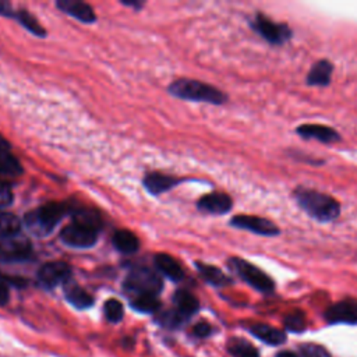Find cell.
<instances>
[{"mask_svg": "<svg viewBox=\"0 0 357 357\" xmlns=\"http://www.w3.org/2000/svg\"><path fill=\"white\" fill-rule=\"evenodd\" d=\"M291 195L298 208L317 222L329 223L340 216L339 201L326 192L300 185L293 190Z\"/></svg>", "mask_w": 357, "mask_h": 357, "instance_id": "cell-1", "label": "cell"}, {"mask_svg": "<svg viewBox=\"0 0 357 357\" xmlns=\"http://www.w3.org/2000/svg\"><path fill=\"white\" fill-rule=\"evenodd\" d=\"M169 92L180 99L206 102L212 105H222L227 100V95L216 86L188 78H180L170 84Z\"/></svg>", "mask_w": 357, "mask_h": 357, "instance_id": "cell-2", "label": "cell"}, {"mask_svg": "<svg viewBox=\"0 0 357 357\" xmlns=\"http://www.w3.org/2000/svg\"><path fill=\"white\" fill-rule=\"evenodd\" d=\"M70 212V208L61 202H47L25 215L24 223L35 236H47L57 223Z\"/></svg>", "mask_w": 357, "mask_h": 357, "instance_id": "cell-3", "label": "cell"}, {"mask_svg": "<svg viewBox=\"0 0 357 357\" xmlns=\"http://www.w3.org/2000/svg\"><path fill=\"white\" fill-rule=\"evenodd\" d=\"M230 269L241 278L247 284H250L252 289L264 293V294H271L275 291V282L273 279L264 272L261 268L255 266L254 264L240 258V257H231L227 261Z\"/></svg>", "mask_w": 357, "mask_h": 357, "instance_id": "cell-4", "label": "cell"}, {"mask_svg": "<svg viewBox=\"0 0 357 357\" xmlns=\"http://www.w3.org/2000/svg\"><path fill=\"white\" fill-rule=\"evenodd\" d=\"M162 287V279L149 268H135L127 275L124 280V289L132 297L158 296Z\"/></svg>", "mask_w": 357, "mask_h": 357, "instance_id": "cell-5", "label": "cell"}, {"mask_svg": "<svg viewBox=\"0 0 357 357\" xmlns=\"http://www.w3.org/2000/svg\"><path fill=\"white\" fill-rule=\"evenodd\" d=\"M250 26L264 40L273 46H282L293 38L291 28L284 22H275L264 13H255L254 18L250 20Z\"/></svg>", "mask_w": 357, "mask_h": 357, "instance_id": "cell-6", "label": "cell"}, {"mask_svg": "<svg viewBox=\"0 0 357 357\" xmlns=\"http://www.w3.org/2000/svg\"><path fill=\"white\" fill-rule=\"evenodd\" d=\"M230 226L264 237H276L280 234V229L272 220L257 215H236L230 219Z\"/></svg>", "mask_w": 357, "mask_h": 357, "instance_id": "cell-7", "label": "cell"}, {"mask_svg": "<svg viewBox=\"0 0 357 357\" xmlns=\"http://www.w3.org/2000/svg\"><path fill=\"white\" fill-rule=\"evenodd\" d=\"M31 250L29 240L20 233L0 237V259L3 261H25L29 258Z\"/></svg>", "mask_w": 357, "mask_h": 357, "instance_id": "cell-8", "label": "cell"}, {"mask_svg": "<svg viewBox=\"0 0 357 357\" xmlns=\"http://www.w3.org/2000/svg\"><path fill=\"white\" fill-rule=\"evenodd\" d=\"M60 238L64 244L70 247L89 248L98 241V230L73 222L66 227H63L60 233Z\"/></svg>", "mask_w": 357, "mask_h": 357, "instance_id": "cell-9", "label": "cell"}, {"mask_svg": "<svg viewBox=\"0 0 357 357\" xmlns=\"http://www.w3.org/2000/svg\"><path fill=\"white\" fill-rule=\"evenodd\" d=\"M71 276V268L63 261H52L43 264L38 271V280L43 287L52 289L66 284Z\"/></svg>", "mask_w": 357, "mask_h": 357, "instance_id": "cell-10", "label": "cell"}, {"mask_svg": "<svg viewBox=\"0 0 357 357\" xmlns=\"http://www.w3.org/2000/svg\"><path fill=\"white\" fill-rule=\"evenodd\" d=\"M324 317L328 324L356 325L357 324V300L356 298L340 300L332 304L331 307H328Z\"/></svg>", "mask_w": 357, "mask_h": 357, "instance_id": "cell-11", "label": "cell"}, {"mask_svg": "<svg viewBox=\"0 0 357 357\" xmlns=\"http://www.w3.org/2000/svg\"><path fill=\"white\" fill-rule=\"evenodd\" d=\"M296 134L304 139H315L322 144H335L342 139L340 134L324 124H315V123H305L296 128Z\"/></svg>", "mask_w": 357, "mask_h": 357, "instance_id": "cell-12", "label": "cell"}, {"mask_svg": "<svg viewBox=\"0 0 357 357\" xmlns=\"http://www.w3.org/2000/svg\"><path fill=\"white\" fill-rule=\"evenodd\" d=\"M197 206L199 211L206 212V213L223 215L231 209L233 201H231L230 195H227L226 192L215 191V192H209V194L201 197L199 201L197 202Z\"/></svg>", "mask_w": 357, "mask_h": 357, "instance_id": "cell-13", "label": "cell"}, {"mask_svg": "<svg viewBox=\"0 0 357 357\" xmlns=\"http://www.w3.org/2000/svg\"><path fill=\"white\" fill-rule=\"evenodd\" d=\"M333 64L326 60L321 59L315 61L310 71L307 73L305 77V84L310 86H328L332 79V73H333Z\"/></svg>", "mask_w": 357, "mask_h": 357, "instance_id": "cell-14", "label": "cell"}, {"mask_svg": "<svg viewBox=\"0 0 357 357\" xmlns=\"http://www.w3.org/2000/svg\"><path fill=\"white\" fill-rule=\"evenodd\" d=\"M57 7L74 17L75 20L81 21V22H85V24H91L96 20V15H95V11L92 10V7L84 1H79V0H59L57 3Z\"/></svg>", "mask_w": 357, "mask_h": 357, "instance_id": "cell-15", "label": "cell"}, {"mask_svg": "<svg viewBox=\"0 0 357 357\" xmlns=\"http://www.w3.org/2000/svg\"><path fill=\"white\" fill-rule=\"evenodd\" d=\"M248 331L252 336L269 346H279L286 342V333L268 324H252L248 326Z\"/></svg>", "mask_w": 357, "mask_h": 357, "instance_id": "cell-16", "label": "cell"}, {"mask_svg": "<svg viewBox=\"0 0 357 357\" xmlns=\"http://www.w3.org/2000/svg\"><path fill=\"white\" fill-rule=\"evenodd\" d=\"M173 301L176 304V310L184 319H188L190 317H192L199 308V303L197 297L188 290H177L173 296Z\"/></svg>", "mask_w": 357, "mask_h": 357, "instance_id": "cell-17", "label": "cell"}, {"mask_svg": "<svg viewBox=\"0 0 357 357\" xmlns=\"http://www.w3.org/2000/svg\"><path fill=\"white\" fill-rule=\"evenodd\" d=\"M180 180L174 178L172 176H166L163 173H149L144 178V185L151 194H160L163 191H167L169 188L178 184Z\"/></svg>", "mask_w": 357, "mask_h": 357, "instance_id": "cell-18", "label": "cell"}, {"mask_svg": "<svg viewBox=\"0 0 357 357\" xmlns=\"http://www.w3.org/2000/svg\"><path fill=\"white\" fill-rule=\"evenodd\" d=\"M155 266L158 268V271H160L165 276H167L172 280L177 282L184 276L180 264L169 254H158L155 257Z\"/></svg>", "mask_w": 357, "mask_h": 357, "instance_id": "cell-19", "label": "cell"}, {"mask_svg": "<svg viewBox=\"0 0 357 357\" xmlns=\"http://www.w3.org/2000/svg\"><path fill=\"white\" fill-rule=\"evenodd\" d=\"M197 269L201 273V276L212 286L216 287H222V286H227L231 283V279L223 272L220 271L218 266L209 265V264H204V262H197Z\"/></svg>", "mask_w": 357, "mask_h": 357, "instance_id": "cell-20", "label": "cell"}, {"mask_svg": "<svg viewBox=\"0 0 357 357\" xmlns=\"http://www.w3.org/2000/svg\"><path fill=\"white\" fill-rule=\"evenodd\" d=\"M64 293H66V298L77 308H88L93 304L92 296L75 283L67 282L64 284Z\"/></svg>", "mask_w": 357, "mask_h": 357, "instance_id": "cell-21", "label": "cell"}, {"mask_svg": "<svg viewBox=\"0 0 357 357\" xmlns=\"http://www.w3.org/2000/svg\"><path fill=\"white\" fill-rule=\"evenodd\" d=\"M113 245L120 251V252H124V254H132L138 250L139 247V241L137 238V236L130 231V230H126V229H121V230H117L114 234H113Z\"/></svg>", "mask_w": 357, "mask_h": 357, "instance_id": "cell-22", "label": "cell"}, {"mask_svg": "<svg viewBox=\"0 0 357 357\" xmlns=\"http://www.w3.org/2000/svg\"><path fill=\"white\" fill-rule=\"evenodd\" d=\"M227 350L233 357H259L258 349L241 337L230 339L227 343Z\"/></svg>", "mask_w": 357, "mask_h": 357, "instance_id": "cell-23", "label": "cell"}, {"mask_svg": "<svg viewBox=\"0 0 357 357\" xmlns=\"http://www.w3.org/2000/svg\"><path fill=\"white\" fill-rule=\"evenodd\" d=\"M73 212H74V222L75 223L92 227L95 230H98L102 226L100 216L98 215V212H95L92 209L77 208V209H73Z\"/></svg>", "mask_w": 357, "mask_h": 357, "instance_id": "cell-24", "label": "cell"}, {"mask_svg": "<svg viewBox=\"0 0 357 357\" xmlns=\"http://www.w3.org/2000/svg\"><path fill=\"white\" fill-rule=\"evenodd\" d=\"M14 18L15 20H18V22L24 26V28H26L29 32H32L33 35H36V36H45V29L42 28V25L36 21V18L32 15V14H29L26 10H21V11H15V14H14Z\"/></svg>", "mask_w": 357, "mask_h": 357, "instance_id": "cell-25", "label": "cell"}, {"mask_svg": "<svg viewBox=\"0 0 357 357\" xmlns=\"http://www.w3.org/2000/svg\"><path fill=\"white\" fill-rule=\"evenodd\" d=\"M21 222L10 212H0V237L20 233Z\"/></svg>", "mask_w": 357, "mask_h": 357, "instance_id": "cell-26", "label": "cell"}, {"mask_svg": "<svg viewBox=\"0 0 357 357\" xmlns=\"http://www.w3.org/2000/svg\"><path fill=\"white\" fill-rule=\"evenodd\" d=\"M131 305L139 312H155L159 310L160 301L158 296H139L132 298Z\"/></svg>", "mask_w": 357, "mask_h": 357, "instance_id": "cell-27", "label": "cell"}, {"mask_svg": "<svg viewBox=\"0 0 357 357\" xmlns=\"http://www.w3.org/2000/svg\"><path fill=\"white\" fill-rule=\"evenodd\" d=\"M283 324H284V328L293 333H301V332H304V329L307 326L305 317L301 311H294V312H290L289 315H286Z\"/></svg>", "mask_w": 357, "mask_h": 357, "instance_id": "cell-28", "label": "cell"}, {"mask_svg": "<svg viewBox=\"0 0 357 357\" xmlns=\"http://www.w3.org/2000/svg\"><path fill=\"white\" fill-rule=\"evenodd\" d=\"M105 315H106V319L109 322H113V324H117L121 321L123 315H124V308H123V304L116 300V298H110L105 303Z\"/></svg>", "mask_w": 357, "mask_h": 357, "instance_id": "cell-29", "label": "cell"}, {"mask_svg": "<svg viewBox=\"0 0 357 357\" xmlns=\"http://www.w3.org/2000/svg\"><path fill=\"white\" fill-rule=\"evenodd\" d=\"M185 319L178 314V311L174 308V310H169V311H165L163 314L159 315V322L163 325V326H167V328H176L178 325H181Z\"/></svg>", "mask_w": 357, "mask_h": 357, "instance_id": "cell-30", "label": "cell"}, {"mask_svg": "<svg viewBox=\"0 0 357 357\" xmlns=\"http://www.w3.org/2000/svg\"><path fill=\"white\" fill-rule=\"evenodd\" d=\"M301 356L303 357H332L331 353L315 343H305L301 346Z\"/></svg>", "mask_w": 357, "mask_h": 357, "instance_id": "cell-31", "label": "cell"}, {"mask_svg": "<svg viewBox=\"0 0 357 357\" xmlns=\"http://www.w3.org/2000/svg\"><path fill=\"white\" fill-rule=\"evenodd\" d=\"M11 201H13L11 188H10L8 183L0 177V208L10 205Z\"/></svg>", "mask_w": 357, "mask_h": 357, "instance_id": "cell-32", "label": "cell"}, {"mask_svg": "<svg viewBox=\"0 0 357 357\" xmlns=\"http://www.w3.org/2000/svg\"><path fill=\"white\" fill-rule=\"evenodd\" d=\"M194 335L198 337H206L212 333V326L208 322H198L194 329H192Z\"/></svg>", "mask_w": 357, "mask_h": 357, "instance_id": "cell-33", "label": "cell"}, {"mask_svg": "<svg viewBox=\"0 0 357 357\" xmlns=\"http://www.w3.org/2000/svg\"><path fill=\"white\" fill-rule=\"evenodd\" d=\"M0 14L6 17H14L15 11L11 8V4L8 1H1L0 0Z\"/></svg>", "mask_w": 357, "mask_h": 357, "instance_id": "cell-34", "label": "cell"}, {"mask_svg": "<svg viewBox=\"0 0 357 357\" xmlns=\"http://www.w3.org/2000/svg\"><path fill=\"white\" fill-rule=\"evenodd\" d=\"M8 303V289L7 286L0 280V305H6Z\"/></svg>", "mask_w": 357, "mask_h": 357, "instance_id": "cell-35", "label": "cell"}, {"mask_svg": "<svg viewBox=\"0 0 357 357\" xmlns=\"http://www.w3.org/2000/svg\"><path fill=\"white\" fill-rule=\"evenodd\" d=\"M0 152H10V144L1 135H0Z\"/></svg>", "mask_w": 357, "mask_h": 357, "instance_id": "cell-36", "label": "cell"}, {"mask_svg": "<svg viewBox=\"0 0 357 357\" xmlns=\"http://www.w3.org/2000/svg\"><path fill=\"white\" fill-rule=\"evenodd\" d=\"M276 357H298L296 353L293 351H289V350H284V351H280L276 354Z\"/></svg>", "mask_w": 357, "mask_h": 357, "instance_id": "cell-37", "label": "cell"}]
</instances>
